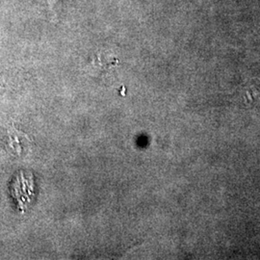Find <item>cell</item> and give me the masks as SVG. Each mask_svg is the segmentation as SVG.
<instances>
[]
</instances>
